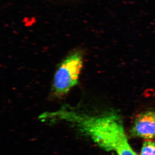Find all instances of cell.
<instances>
[{"label": "cell", "instance_id": "1", "mask_svg": "<svg viewBox=\"0 0 155 155\" xmlns=\"http://www.w3.org/2000/svg\"><path fill=\"white\" fill-rule=\"evenodd\" d=\"M63 118L105 150L117 155H137L128 141L122 117L115 111L92 115L69 109Z\"/></svg>", "mask_w": 155, "mask_h": 155}, {"label": "cell", "instance_id": "2", "mask_svg": "<svg viewBox=\"0 0 155 155\" xmlns=\"http://www.w3.org/2000/svg\"><path fill=\"white\" fill-rule=\"evenodd\" d=\"M83 64V54L80 51L69 54L61 62L53 81V93L56 97L66 95L77 84Z\"/></svg>", "mask_w": 155, "mask_h": 155}, {"label": "cell", "instance_id": "3", "mask_svg": "<svg viewBox=\"0 0 155 155\" xmlns=\"http://www.w3.org/2000/svg\"><path fill=\"white\" fill-rule=\"evenodd\" d=\"M130 133L132 136L147 140L155 138V111H143L137 115Z\"/></svg>", "mask_w": 155, "mask_h": 155}, {"label": "cell", "instance_id": "4", "mask_svg": "<svg viewBox=\"0 0 155 155\" xmlns=\"http://www.w3.org/2000/svg\"><path fill=\"white\" fill-rule=\"evenodd\" d=\"M140 155H155V142L150 140L144 142L142 147Z\"/></svg>", "mask_w": 155, "mask_h": 155}]
</instances>
